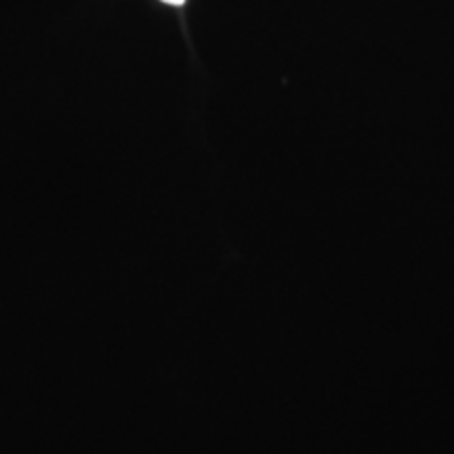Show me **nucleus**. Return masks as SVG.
Wrapping results in <instances>:
<instances>
[{
  "mask_svg": "<svg viewBox=\"0 0 454 454\" xmlns=\"http://www.w3.org/2000/svg\"><path fill=\"white\" fill-rule=\"evenodd\" d=\"M160 3L168 4V7H184L185 0H160Z\"/></svg>",
  "mask_w": 454,
  "mask_h": 454,
  "instance_id": "1",
  "label": "nucleus"
}]
</instances>
